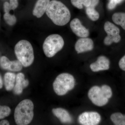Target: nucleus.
<instances>
[{"mask_svg": "<svg viewBox=\"0 0 125 125\" xmlns=\"http://www.w3.org/2000/svg\"><path fill=\"white\" fill-rule=\"evenodd\" d=\"M46 13L52 21L58 26L65 25L71 18L68 8L62 2L56 0L50 1Z\"/></svg>", "mask_w": 125, "mask_h": 125, "instance_id": "obj_1", "label": "nucleus"}, {"mask_svg": "<svg viewBox=\"0 0 125 125\" xmlns=\"http://www.w3.org/2000/svg\"><path fill=\"white\" fill-rule=\"evenodd\" d=\"M34 105L32 101L25 99L21 102L15 110L14 117L16 125H27L31 123L34 116Z\"/></svg>", "mask_w": 125, "mask_h": 125, "instance_id": "obj_2", "label": "nucleus"}, {"mask_svg": "<svg viewBox=\"0 0 125 125\" xmlns=\"http://www.w3.org/2000/svg\"><path fill=\"white\" fill-rule=\"evenodd\" d=\"M14 51L17 59L24 67H29L32 64L34 58L33 49L29 42L20 40L16 45Z\"/></svg>", "mask_w": 125, "mask_h": 125, "instance_id": "obj_3", "label": "nucleus"}, {"mask_svg": "<svg viewBox=\"0 0 125 125\" xmlns=\"http://www.w3.org/2000/svg\"><path fill=\"white\" fill-rule=\"evenodd\" d=\"M75 83L73 75L67 73H63L56 78L53 83V89L57 95L63 96L73 89Z\"/></svg>", "mask_w": 125, "mask_h": 125, "instance_id": "obj_4", "label": "nucleus"}, {"mask_svg": "<svg viewBox=\"0 0 125 125\" xmlns=\"http://www.w3.org/2000/svg\"><path fill=\"white\" fill-rule=\"evenodd\" d=\"M64 45V39L58 34L49 35L45 39L43 45V49L45 55L51 58L54 56L62 49Z\"/></svg>", "mask_w": 125, "mask_h": 125, "instance_id": "obj_5", "label": "nucleus"}, {"mask_svg": "<svg viewBox=\"0 0 125 125\" xmlns=\"http://www.w3.org/2000/svg\"><path fill=\"white\" fill-rule=\"evenodd\" d=\"M104 29L107 34L104 41L105 45L109 46L113 43H116L120 41V29L115 25L109 21H107L104 24Z\"/></svg>", "mask_w": 125, "mask_h": 125, "instance_id": "obj_6", "label": "nucleus"}, {"mask_svg": "<svg viewBox=\"0 0 125 125\" xmlns=\"http://www.w3.org/2000/svg\"><path fill=\"white\" fill-rule=\"evenodd\" d=\"M88 96L92 103L98 106H103L108 102V99L105 97L101 87L98 86H93L90 89Z\"/></svg>", "mask_w": 125, "mask_h": 125, "instance_id": "obj_7", "label": "nucleus"}, {"mask_svg": "<svg viewBox=\"0 0 125 125\" xmlns=\"http://www.w3.org/2000/svg\"><path fill=\"white\" fill-rule=\"evenodd\" d=\"M78 120L82 125H96L101 121V116L97 112H84L79 116Z\"/></svg>", "mask_w": 125, "mask_h": 125, "instance_id": "obj_8", "label": "nucleus"}, {"mask_svg": "<svg viewBox=\"0 0 125 125\" xmlns=\"http://www.w3.org/2000/svg\"><path fill=\"white\" fill-rule=\"evenodd\" d=\"M0 66L3 69L18 72L22 70L23 65L18 60L10 61L6 57L3 56L0 59Z\"/></svg>", "mask_w": 125, "mask_h": 125, "instance_id": "obj_9", "label": "nucleus"}, {"mask_svg": "<svg viewBox=\"0 0 125 125\" xmlns=\"http://www.w3.org/2000/svg\"><path fill=\"white\" fill-rule=\"evenodd\" d=\"M71 30L76 36L81 38L87 37L89 35V31L82 25L78 18L73 19L70 23Z\"/></svg>", "mask_w": 125, "mask_h": 125, "instance_id": "obj_10", "label": "nucleus"}, {"mask_svg": "<svg viewBox=\"0 0 125 125\" xmlns=\"http://www.w3.org/2000/svg\"><path fill=\"white\" fill-rule=\"evenodd\" d=\"M94 47L93 41L87 37L81 38L78 39L75 45V49L78 54L92 51Z\"/></svg>", "mask_w": 125, "mask_h": 125, "instance_id": "obj_11", "label": "nucleus"}, {"mask_svg": "<svg viewBox=\"0 0 125 125\" xmlns=\"http://www.w3.org/2000/svg\"><path fill=\"white\" fill-rule=\"evenodd\" d=\"M109 59L105 56H101L99 57L95 62L91 64L90 67L92 71L96 72L109 69Z\"/></svg>", "mask_w": 125, "mask_h": 125, "instance_id": "obj_12", "label": "nucleus"}, {"mask_svg": "<svg viewBox=\"0 0 125 125\" xmlns=\"http://www.w3.org/2000/svg\"><path fill=\"white\" fill-rule=\"evenodd\" d=\"M29 84V81L25 79L24 74L20 73L16 75V84L13 88L14 94L19 95L22 93L23 90L28 87Z\"/></svg>", "mask_w": 125, "mask_h": 125, "instance_id": "obj_13", "label": "nucleus"}, {"mask_svg": "<svg viewBox=\"0 0 125 125\" xmlns=\"http://www.w3.org/2000/svg\"><path fill=\"white\" fill-rule=\"evenodd\" d=\"M50 0H38L33 10V14L37 18L42 17L46 12Z\"/></svg>", "mask_w": 125, "mask_h": 125, "instance_id": "obj_14", "label": "nucleus"}, {"mask_svg": "<svg viewBox=\"0 0 125 125\" xmlns=\"http://www.w3.org/2000/svg\"><path fill=\"white\" fill-rule=\"evenodd\" d=\"M53 114L58 118L62 123H69L72 121V117L67 111L61 108L52 109Z\"/></svg>", "mask_w": 125, "mask_h": 125, "instance_id": "obj_15", "label": "nucleus"}, {"mask_svg": "<svg viewBox=\"0 0 125 125\" xmlns=\"http://www.w3.org/2000/svg\"><path fill=\"white\" fill-rule=\"evenodd\" d=\"M16 80V75L11 72H7L4 76V83L6 89L9 91L13 89Z\"/></svg>", "mask_w": 125, "mask_h": 125, "instance_id": "obj_16", "label": "nucleus"}, {"mask_svg": "<svg viewBox=\"0 0 125 125\" xmlns=\"http://www.w3.org/2000/svg\"><path fill=\"white\" fill-rule=\"evenodd\" d=\"M113 21L116 24L120 25L125 30V13H116L112 16Z\"/></svg>", "mask_w": 125, "mask_h": 125, "instance_id": "obj_17", "label": "nucleus"}, {"mask_svg": "<svg viewBox=\"0 0 125 125\" xmlns=\"http://www.w3.org/2000/svg\"><path fill=\"white\" fill-rule=\"evenodd\" d=\"M111 119L115 125H125V115L120 113H115L112 114Z\"/></svg>", "mask_w": 125, "mask_h": 125, "instance_id": "obj_18", "label": "nucleus"}, {"mask_svg": "<svg viewBox=\"0 0 125 125\" xmlns=\"http://www.w3.org/2000/svg\"><path fill=\"white\" fill-rule=\"evenodd\" d=\"M86 13L89 18L93 21L98 20L99 18V14L95 10V8L89 6L87 7Z\"/></svg>", "mask_w": 125, "mask_h": 125, "instance_id": "obj_19", "label": "nucleus"}, {"mask_svg": "<svg viewBox=\"0 0 125 125\" xmlns=\"http://www.w3.org/2000/svg\"><path fill=\"white\" fill-rule=\"evenodd\" d=\"M72 4L79 9H83V6L87 7L90 6L91 0H71Z\"/></svg>", "mask_w": 125, "mask_h": 125, "instance_id": "obj_20", "label": "nucleus"}, {"mask_svg": "<svg viewBox=\"0 0 125 125\" xmlns=\"http://www.w3.org/2000/svg\"><path fill=\"white\" fill-rule=\"evenodd\" d=\"M4 19L6 22L10 25H13L16 22V19L15 16L11 15L10 13H5L4 15Z\"/></svg>", "mask_w": 125, "mask_h": 125, "instance_id": "obj_21", "label": "nucleus"}, {"mask_svg": "<svg viewBox=\"0 0 125 125\" xmlns=\"http://www.w3.org/2000/svg\"><path fill=\"white\" fill-rule=\"evenodd\" d=\"M11 113V109L6 106L0 105V119L9 116Z\"/></svg>", "mask_w": 125, "mask_h": 125, "instance_id": "obj_22", "label": "nucleus"}, {"mask_svg": "<svg viewBox=\"0 0 125 125\" xmlns=\"http://www.w3.org/2000/svg\"><path fill=\"white\" fill-rule=\"evenodd\" d=\"M101 88L106 98L109 99L111 97L112 92L110 87L107 85H104L102 86Z\"/></svg>", "mask_w": 125, "mask_h": 125, "instance_id": "obj_23", "label": "nucleus"}, {"mask_svg": "<svg viewBox=\"0 0 125 125\" xmlns=\"http://www.w3.org/2000/svg\"><path fill=\"white\" fill-rule=\"evenodd\" d=\"M123 0H111L108 5V8L110 10H113L117 5L120 3Z\"/></svg>", "mask_w": 125, "mask_h": 125, "instance_id": "obj_24", "label": "nucleus"}, {"mask_svg": "<svg viewBox=\"0 0 125 125\" xmlns=\"http://www.w3.org/2000/svg\"><path fill=\"white\" fill-rule=\"evenodd\" d=\"M10 4L11 10H15L18 7V0H10Z\"/></svg>", "mask_w": 125, "mask_h": 125, "instance_id": "obj_25", "label": "nucleus"}, {"mask_svg": "<svg viewBox=\"0 0 125 125\" xmlns=\"http://www.w3.org/2000/svg\"><path fill=\"white\" fill-rule=\"evenodd\" d=\"M118 65L121 69L125 71V55L119 61Z\"/></svg>", "mask_w": 125, "mask_h": 125, "instance_id": "obj_26", "label": "nucleus"}, {"mask_svg": "<svg viewBox=\"0 0 125 125\" xmlns=\"http://www.w3.org/2000/svg\"><path fill=\"white\" fill-rule=\"evenodd\" d=\"M4 9L5 13H10V11L11 10L10 3L8 2H5L4 3Z\"/></svg>", "mask_w": 125, "mask_h": 125, "instance_id": "obj_27", "label": "nucleus"}, {"mask_svg": "<svg viewBox=\"0 0 125 125\" xmlns=\"http://www.w3.org/2000/svg\"><path fill=\"white\" fill-rule=\"evenodd\" d=\"M99 2V0H91V3L90 6L94 7L98 4Z\"/></svg>", "mask_w": 125, "mask_h": 125, "instance_id": "obj_28", "label": "nucleus"}, {"mask_svg": "<svg viewBox=\"0 0 125 125\" xmlns=\"http://www.w3.org/2000/svg\"><path fill=\"white\" fill-rule=\"evenodd\" d=\"M10 123L8 121L6 120H3L0 122V125H9Z\"/></svg>", "mask_w": 125, "mask_h": 125, "instance_id": "obj_29", "label": "nucleus"}, {"mask_svg": "<svg viewBox=\"0 0 125 125\" xmlns=\"http://www.w3.org/2000/svg\"><path fill=\"white\" fill-rule=\"evenodd\" d=\"M3 86V81H2V78L0 75V89L2 88Z\"/></svg>", "mask_w": 125, "mask_h": 125, "instance_id": "obj_30", "label": "nucleus"}]
</instances>
